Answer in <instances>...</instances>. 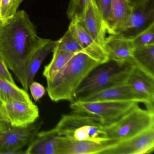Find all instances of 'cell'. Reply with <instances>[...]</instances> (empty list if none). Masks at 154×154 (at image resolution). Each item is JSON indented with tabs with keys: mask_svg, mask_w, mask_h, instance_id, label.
<instances>
[{
	"mask_svg": "<svg viewBox=\"0 0 154 154\" xmlns=\"http://www.w3.org/2000/svg\"><path fill=\"white\" fill-rule=\"evenodd\" d=\"M40 38L35 26L23 10L8 20H0V57L27 92L29 64Z\"/></svg>",
	"mask_w": 154,
	"mask_h": 154,
	"instance_id": "cell-1",
	"label": "cell"
},
{
	"mask_svg": "<svg viewBox=\"0 0 154 154\" xmlns=\"http://www.w3.org/2000/svg\"><path fill=\"white\" fill-rule=\"evenodd\" d=\"M100 65L84 53L75 55L53 79L47 81V91L50 99L55 102L73 101L81 84Z\"/></svg>",
	"mask_w": 154,
	"mask_h": 154,
	"instance_id": "cell-2",
	"label": "cell"
},
{
	"mask_svg": "<svg viewBox=\"0 0 154 154\" xmlns=\"http://www.w3.org/2000/svg\"><path fill=\"white\" fill-rule=\"evenodd\" d=\"M54 129L59 136L73 140L103 142L110 140L100 119L74 112L63 115Z\"/></svg>",
	"mask_w": 154,
	"mask_h": 154,
	"instance_id": "cell-3",
	"label": "cell"
},
{
	"mask_svg": "<svg viewBox=\"0 0 154 154\" xmlns=\"http://www.w3.org/2000/svg\"><path fill=\"white\" fill-rule=\"evenodd\" d=\"M133 66L111 60L100 65L81 84L75 93L74 100L85 95L126 83Z\"/></svg>",
	"mask_w": 154,
	"mask_h": 154,
	"instance_id": "cell-4",
	"label": "cell"
},
{
	"mask_svg": "<svg viewBox=\"0 0 154 154\" xmlns=\"http://www.w3.org/2000/svg\"><path fill=\"white\" fill-rule=\"evenodd\" d=\"M154 127V112L140 108L139 103L111 124L104 126L107 137L116 142Z\"/></svg>",
	"mask_w": 154,
	"mask_h": 154,
	"instance_id": "cell-5",
	"label": "cell"
},
{
	"mask_svg": "<svg viewBox=\"0 0 154 154\" xmlns=\"http://www.w3.org/2000/svg\"><path fill=\"white\" fill-rule=\"evenodd\" d=\"M138 103L132 101L86 102L74 100L71 102L70 108L72 112L97 117L106 126L119 119Z\"/></svg>",
	"mask_w": 154,
	"mask_h": 154,
	"instance_id": "cell-6",
	"label": "cell"
},
{
	"mask_svg": "<svg viewBox=\"0 0 154 154\" xmlns=\"http://www.w3.org/2000/svg\"><path fill=\"white\" fill-rule=\"evenodd\" d=\"M41 122L24 128L11 127L0 133V154H25L21 149L35 137L42 126Z\"/></svg>",
	"mask_w": 154,
	"mask_h": 154,
	"instance_id": "cell-7",
	"label": "cell"
},
{
	"mask_svg": "<svg viewBox=\"0 0 154 154\" xmlns=\"http://www.w3.org/2000/svg\"><path fill=\"white\" fill-rule=\"evenodd\" d=\"M2 109L11 127L24 128L33 124L39 117L38 107L33 102L8 100L2 102Z\"/></svg>",
	"mask_w": 154,
	"mask_h": 154,
	"instance_id": "cell-8",
	"label": "cell"
},
{
	"mask_svg": "<svg viewBox=\"0 0 154 154\" xmlns=\"http://www.w3.org/2000/svg\"><path fill=\"white\" fill-rule=\"evenodd\" d=\"M154 23V0H145L132 9L124 26L116 35L132 39Z\"/></svg>",
	"mask_w": 154,
	"mask_h": 154,
	"instance_id": "cell-9",
	"label": "cell"
},
{
	"mask_svg": "<svg viewBox=\"0 0 154 154\" xmlns=\"http://www.w3.org/2000/svg\"><path fill=\"white\" fill-rule=\"evenodd\" d=\"M154 150V127L119 141L101 154H149Z\"/></svg>",
	"mask_w": 154,
	"mask_h": 154,
	"instance_id": "cell-10",
	"label": "cell"
},
{
	"mask_svg": "<svg viewBox=\"0 0 154 154\" xmlns=\"http://www.w3.org/2000/svg\"><path fill=\"white\" fill-rule=\"evenodd\" d=\"M126 83L146 109L154 112V77L134 66Z\"/></svg>",
	"mask_w": 154,
	"mask_h": 154,
	"instance_id": "cell-11",
	"label": "cell"
},
{
	"mask_svg": "<svg viewBox=\"0 0 154 154\" xmlns=\"http://www.w3.org/2000/svg\"><path fill=\"white\" fill-rule=\"evenodd\" d=\"M68 29L72 32L85 54L100 64L109 61L103 48L93 39L81 20H71Z\"/></svg>",
	"mask_w": 154,
	"mask_h": 154,
	"instance_id": "cell-12",
	"label": "cell"
},
{
	"mask_svg": "<svg viewBox=\"0 0 154 154\" xmlns=\"http://www.w3.org/2000/svg\"><path fill=\"white\" fill-rule=\"evenodd\" d=\"M81 21L93 39L104 48L107 27L94 0L86 4Z\"/></svg>",
	"mask_w": 154,
	"mask_h": 154,
	"instance_id": "cell-13",
	"label": "cell"
},
{
	"mask_svg": "<svg viewBox=\"0 0 154 154\" xmlns=\"http://www.w3.org/2000/svg\"><path fill=\"white\" fill-rule=\"evenodd\" d=\"M104 49L109 60L122 64L134 66L132 39L118 35L106 37Z\"/></svg>",
	"mask_w": 154,
	"mask_h": 154,
	"instance_id": "cell-14",
	"label": "cell"
},
{
	"mask_svg": "<svg viewBox=\"0 0 154 154\" xmlns=\"http://www.w3.org/2000/svg\"><path fill=\"white\" fill-rule=\"evenodd\" d=\"M116 143L109 140L106 142L76 140L60 136L57 154H101L102 152Z\"/></svg>",
	"mask_w": 154,
	"mask_h": 154,
	"instance_id": "cell-15",
	"label": "cell"
},
{
	"mask_svg": "<svg viewBox=\"0 0 154 154\" xmlns=\"http://www.w3.org/2000/svg\"><path fill=\"white\" fill-rule=\"evenodd\" d=\"M75 100L86 102L132 101L141 103L127 83L119 85L81 97Z\"/></svg>",
	"mask_w": 154,
	"mask_h": 154,
	"instance_id": "cell-16",
	"label": "cell"
},
{
	"mask_svg": "<svg viewBox=\"0 0 154 154\" xmlns=\"http://www.w3.org/2000/svg\"><path fill=\"white\" fill-rule=\"evenodd\" d=\"M60 136L54 128L38 132L25 150L26 154H57Z\"/></svg>",
	"mask_w": 154,
	"mask_h": 154,
	"instance_id": "cell-17",
	"label": "cell"
},
{
	"mask_svg": "<svg viewBox=\"0 0 154 154\" xmlns=\"http://www.w3.org/2000/svg\"><path fill=\"white\" fill-rule=\"evenodd\" d=\"M56 46V41L41 38L38 46L32 56L28 66V85L29 87L46 57L53 52Z\"/></svg>",
	"mask_w": 154,
	"mask_h": 154,
	"instance_id": "cell-18",
	"label": "cell"
},
{
	"mask_svg": "<svg viewBox=\"0 0 154 154\" xmlns=\"http://www.w3.org/2000/svg\"><path fill=\"white\" fill-rule=\"evenodd\" d=\"M133 60L134 66L154 77V44L135 48Z\"/></svg>",
	"mask_w": 154,
	"mask_h": 154,
	"instance_id": "cell-19",
	"label": "cell"
},
{
	"mask_svg": "<svg viewBox=\"0 0 154 154\" xmlns=\"http://www.w3.org/2000/svg\"><path fill=\"white\" fill-rule=\"evenodd\" d=\"M112 27L111 35H116L126 24L132 11L128 0H112Z\"/></svg>",
	"mask_w": 154,
	"mask_h": 154,
	"instance_id": "cell-20",
	"label": "cell"
},
{
	"mask_svg": "<svg viewBox=\"0 0 154 154\" xmlns=\"http://www.w3.org/2000/svg\"><path fill=\"white\" fill-rule=\"evenodd\" d=\"M52 53L53 57L50 63L45 66L43 75L47 81L53 79L70 61V59L76 54L58 49L56 46Z\"/></svg>",
	"mask_w": 154,
	"mask_h": 154,
	"instance_id": "cell-21",
	"label": "cell"
},
{
	"mask_svg": "<svg viewBox=\"0 0 154 154\" xmlns=\"http://www.w3.org/2000/svg\"><path fill=\"white\" fill-rule=\"evenodd\" d=\"M56 47L58 49L69 53L75 54L84 53L82 48L69 29L61 38L56 41Z\"/></svg>",
	"mask_w": 154,
	"mask_h": 154,
	"instance_id": "cell-22",
	"label": "cell"
},
{
	"mask_svg": "<svg viewBox=\"0 0 154 154\" xmlns=\"http://www.w3.org/2000/svg\"><path fill=\"white\" fill-rule=\"evenodd\" d=\"M23 0H1L0 16L1 20H6L12 18L18 11Z\"/></svg>",
	"mask_w": 154,
	"mask_h": 154,
	"instance_id": "cell-23",
	"label": "cell"
},
{
	"mask_svg": "<svg viewBox=\"0 0 154 154\" xmlns=\"http://www.w3.org/2000/svg\"><path fill=\"white\" fill-rule=\"evenodd\" d=\"M107 27V33L111 35L112 30V0H94Z\"/></svg>",
	"mask_w": 154,
	"mask_h": 154,
	"instance_id": "cell-24",
	"label": "cell"
},
{
	"mask_svg": "<svg viewBox=\"0 0 154 154\" xmlns=\"http://www.w3.org/2000/svg\"><path fill=\"white\" fill-rule=\"evenodd\" d=\"M91 0H70L66 11L68 19L81 20L85 6Z\"/></svg>",
	"mask_w": 154,
	"mask_h": 154,
	"instance_id": "cell-25",
	"label": "cell"
},
{
	"mask_svg": "<svg viewBox=\"0 0 154 154\" xmlns=\"http://www.w3.org/2000/svg\"><path fill=\"white\" fill-rule=\"evenodd\" d=\"M135 48L154 44V23L132 38Z\"/></svg>",
	"mask_w": 154,
	"mask_h": 154,
	"instance_id": "cell-26",
	"label": "cell"
},
{
	"mask_svg": "<svg viewBox=\"0 0 154 154\" xmlns=\"http://www.w3.org/2000/svg\"><path fill=\"white\" fill-rule=\"evenodd\" d=\"M29 89L31 92V95L35 102L39 100L45 94V89L41 84L33 81L30 84Z\"/></svg>",
	"mask_w": 154,
	"mask_h": 154,
	"instance_id": "cell-27",
	"label": "cell"
},
{
	"mask_svg": "<svg viewBox=\"0 0 154 154\" xmlns=\"http://www.w3.org/2000/svg\"><path fill=\"white\" fill-rule=\"evenodd\" d=\"M0 77L8 81L11 83L16 84L11 73L9 72V70L1 57H0Z\"/></svg>",
	"mask_w": 154,
	"mask_h": 154,
	"instance_id": "cell-28",
	"label": "cell"
},
{
	"mask_svg": "<svg viewBox=\"0 0 154 154\" xmlns=\"http://www.w3.org/2000/svg\"><path fill=\"white\" fill-rule=\"evenodd\" d=\"M0 123H1L2 126L7 130L9 129L11 127L8 119L1 108H0Z\"/></svg>",
	"mask_w": 154,
	"mask_h": 154,
	"instance_id": "cell-29",
	"label": "cell"
},
{
	"mask_svg": "<svg viewBox=\"0 0 154 154\" xmlns=\"http://www.w3.org/2000/svg\"><path fill=\"white\" fill-rule=\"evenodd\" d=\"M132 6V8L137 7L138 5H139L141 2H143L145 0H128Z\"/></svg>",
	"mask_w": 154,
	"mask_h": 154,
	"instance_id": "cell-30",
	"label": "cell"
},
{
	"mask_svg": "<svg viewBox=\"0 0 154 154\" xmlns=\"http://www.w3.org/2000/svg\"><path fill=\"white\" fill-rule=\"evenodd\" d=\"M7 130L3 126L2 124L0 123V133L3 132V131H5Z\"/></svg>",
	"mask_w": 154,
	"mask_h": 154,
	"instance_id": "cell-31",
	"label": "cell"
},
{
	"mask_svg": "<svg viewBox=\"0 0 154 154\" xmlns=\"http://www.w3.org/2000/svg\"><path fill=\"white\" fill-rule=\"evenodd\" d=\"M2 102V99L1 95V93H0V108H1V104Z\"/></svg>",
	"mask_w": 154,
	"mask_h": 154,
	"instance_id": "cell-32",
	"label": "cell"
},
{
	"mask_svg": "<svg viewBox=\"0 0 154 154\" xmlns=\"http://www.w3.org/2000/svg\"><path fill=\"white\" fill-rule=\"evenodd\" d=\"M0 4H1V0H0ZM0 20H1V16H0Z\"/></svg>",
	"mask_w": 154,
	"mask_h": 154,
	"instance_id": "cell-33",
	"label": "cell"
}]
</instances>
